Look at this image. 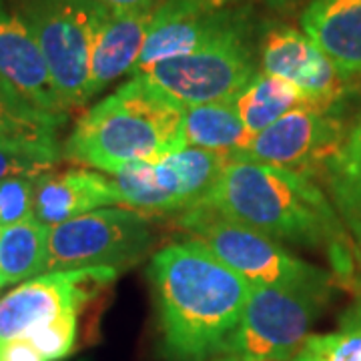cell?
<instances>
[{
    "mask_svg": "<svg viewBox=\"0 0 361 361\" xmlns=\"http://www.w3.org/2000/svg\"><path fill=\"white\" fill-rule=\"evenodd\" d=\"M153 245V227L135 209L103 207L49 227L44 273L109 267L121 271L137 265Z\"/></svg>",
    "mask_w": 361,
    "mask_h": 361,
    "instance_id": "52a82bcc",
    "label": "cell"
},
{
    "mask_svg": "<svg viewBox=\"0 0 361 361\" xmlns=\"http://www.w3.org/2000/svg\"><path fill=\"white\" fill-rule=\"evenodd\" d=\"M63 161L56 135L0 139V180L18 175L40 177Z\"/></svg>",
    "mask_w": 361,
    "mask_h": 361,
    "instance_id": "44dd1931",
    "label": "cell"
},
{
    "mask_svg": "<svg viewBox=\"0 0 361 361\" xmlns=\"http://www.w3.org/2000/svg\"><path fill=\"white\" fill-rule=\"evenodd\" d=\"M0 87L42 115L66 121L37 39L23 14L0 0Z\"/></svg>",
    "mask_w": 361,
    "mask_h": 361,
    "instance_id": "5bb4252c",
    "label": "cell"
},
{
    "mask_svg": "<svg viewBox=\"0 0 361 361\" xmlns=\"http://www.w3.org/2000/svg\"><path fill=\"white\" fill-rule=\"evenodd\" d=\"M39 177L18 175L0 180V229L32 219Z\"/></svg>",
    "mask_w": 361,
    "mask_h": 361,
    "instance_id": "484cf974",
    "label": "cell"
},
{
    "mask_svg": "<svg viewBox=\"0 0 361 361\" xmlns=\"http://www.w3.org/2000/svg\"><path fill=\"white\" fill-rule=\"evenodd\" d=\"M185 147H197L229 159L245 149L253 135L247 130L233 101L187 106L183 118Z\"/></svg>",
    "mask_w": 361,
    "mask_h": 361,
    "instance_id": "ac0fdd59",
    "label": "cell"
},
{
    "mask_svg": "<svg viewBox=\"0 0 361 361\" xmlns=\"http://www.w3.org/2000/svg\"><path fill=\"white\" fill-rule=\"evenodd\" d=\"M319 175L361 265V173L329 159Z\"/></svg>",
    "mask_w": 361,
    "mask_h": 361,
    "instance_id": "7402d4cb",
    "label": "cell"
},
{
    "mask_svg": "<svg viewBox=\"0 0 361 361\" xmlns=\"http://www.w3.org/2000/svg\"><path fill=\"white\" fill-rule=\"evenodd\" d=\"M301 28L345 82L361 78V0H310Z\"/></svg>",
    "mask_w": 361,
    "mask_h": 361,
    "instance_id": "e0dca14e",
    "label": "cell"
},
{
    "mask_svg": "<svg viewBox=\"0 0 361 361\" xmlns=\"http://www.w3.org/2000/svg\"><path fill=\"white\" fill-rule=\"evenodd\" d=\"M0 361H49L26 337H16L0 345Z\"/></svg>",
    "mask_w": 361,
    "mask_h": 361,
    "instance_id": "83f0119b",
    "label": "cell"
},
{
    "mask_svg": "<svg viewBox=\"0 0 361 361\" xmlns=\"http://www.w3.org/2000/svg\"><path fill=\"white\" fill-rule=\"evenodd\" d=\"M115 205H121V197L109 175L87 167L52 169L37 180L32 219L54 227L90 211Z\"/></svg>",
    "mask_w": 361,
    "mask_h": 361,
    "instance_id": "2e32d148",
    "label": "cell"
},
{
    "mask_svg": "<svg viewBox=\"0 0 361 361\" xmlns=\"http://www.w3.org/2000/svg\"><path fill=\"white\" fill-rule=\"evenodd\" d=\"M301 351L311 361H361V293L343 311L334 331L311 336Z\"/></svg>",
    "mask_w": 361,
    "mask_h": 361,
    "instance_id": "603a6c76",
    "label": "cell"
},
{
    "mask_svg": "<svg viewBox=\"0 0 361 361\" xmlns=\"http://www.w3.org/2000/svg\"><path fill=\"white\" fill-rule=\"evenodd\" d=\"M77 325L78 310H71L51 322L32 327L25 337L49 361L65 360L77 343Z\"/></svg>",
    "mask_w": 361,
    "mask_h": 361,
    "instance_id": "d4e9b609",
    "label": "cell"
},
{
    "mask_svg": "<svg viewBox=\"0 0 361 361\" xmlns=\"http://www.w3.org/2000/svg\"><path fill=\"white\" fill-rule=\"evenodd\" d=\"M201 205L277 239L279 243L325 249L334 271L349 277L353 245L327 191L315 177L251 161H227Z\"/></svg>",
    "mask_w": 361,
    "mask_h": 361,
    "instance_id": "7a4b0ae2",
    "label": "cell"
},
{
    "mask_svg": "<svg viewBox=\"0 0 361 361\" xmlns=\"http://www.w3.org/2000/svg\"><path fill=\"white\" fill-rule=\"evenodd\" d=\"M329 295L305 287L251 285L241 322L223 353L239 361H291L305 348Z\"/></svg>",
    "mask_w": 361,
    "mask_h": 361,
    "instance_id": "5b68a950",
    "label": "cell"
},
{
    "mask_svg": "<svg viewBox=\"0 0 361 361\" xmlns=\"http://www.w3.org/2000/svg\"><path fill=\"white\" fill-rule=\"evenodd\" d=\"M185 106L141 75L78 116L63 145V159L104 175L153 163L185 147Z\"/></svg>",
    "mask_w": 361,
    "mask_h": 361,
    "instance_id": "3957f363",
    "label": "cell"
},
{
    "mask_svg": "<svg viewBox=\"0 0 361 361\" xmlns=\"http://www.w3.org/2000/svg\"><path fill=\"white\" fill-rule=\"evenodd\" d=\"M153 16L155 8L113 11L103 6L90 51V99L101 94L118 78L133 75L149 37Z\"/></svg>",
    "mask_w": 361,
    "mask_h": 361,
    "instance_id": "9a60e30c",
    "label": "cell"
},
{
    "mask_svg": "<svg viewBox=\"0 0 361 361\" xmlns=\"http://www.w3.org/2000/svg\"><path fill=\"white\" fill-rule=\"evenodd\" d=\"M219 361H239V360H235V357H225V360H219Z\"/></svg>",
    "mask_w": 361,
    "mask_h": 361,
    "instance_id": "1f68e13d",
    "label": "cell"
},
{
    "mask_svg": "<svg viewBox=\"0 0 361 361\" xmlns=\"http://www.w3.org/2000/svg\"><path fill=\"white\" fill-rule=\"evenodd\" d=\"M261 71L293 85L317 106H337L348 97L349 82L313 40L293 26H269L259 40Z\"/></svg>",
    "mask_w": 361,
    "mask_h": 361,
    "instance_id": "4fadbf2b",
    "label": "cell"
},
{
    "mask_svg": "<svg viewBox=\"0 0 361 361\" xmlns=\"http://www.w3.org/2000/svg\"><path fill=\"white\" fill-rule=\"evenodd\" d=\"M227 159L219 153L183 147L153 163H137L109 175L121 205L142 215H180L199 207L219 180Z\"/></svg>",
    "mask_w": 361,
    "mask_h": 361,
    "instance_id": "ba28073f",
    "label": "cell"
},
{
    "mask_svg": "<svg viewBox=\"0 0 361 361\" xmlns=\"http://www.w3.org/2000/svg\"><path fill=\"white\" fill-rule=\"evenodd\" d=\"M305 103L307 101L293 85H289L283 78L271 77L263 71H259L247 82L245 89L233 99V104L243 125L253 137L271 127L275 121H279L295 106Z\"/></svg>",
    "mask_w": 361,
    "mask_h": 361,
    "instance_id": "ffe728a7",
    "label": "cell"
},
{
    "mask_svg": "<svg viewBox=\"0 0 361 361\" xmlns=\"http://www.w3.org/2000/svg\"><path fill=\"white\" fill-rule=\"evenodd\" d=\"M253 32L219 40L207 49L157 63L141 73L173 101L187 106L233 101L259 73Z\"/></svg>",
    "mask_w": 361,
    "mask_h": 361,
    "instance_id": "9c48e42d",
    "label": "cell"
},
{
    "mask_svg": "<svg viewBox=\"0 0 361 361\" xmlns=\"http://www.w3.org/2000/svg\"><path fill=\"white\" fill-rule=\"evenodd\" d=\"M65 121L35 111L0 87V139L59 135Z\"/></svg>",
    "mask_w": 361,
    "mask_h": 361,
    "instance_id": "cb8c5ba5",
    "label": "cell"
},
{
    "mask_svg": "<svg viewBox=\"0 0 361 361\" xmlns=\"http://www.w3.org/2000/svg\"><path fill=\"white\" fill-rule=\"evenodd\" d=\"M118 271L109 267L42 273L23 281L0 297V345L25 337L32 327L59 317L80 305L92 295V287L109 285Z\"/></svg>",
    "mask_w": 361,
    "mask_h": 361,
    "instance_id": "7c38bea8",
    "label": "cell"
},
{
    "mask_svg": "<svg viewBox=\"0 0 361 361\" xmlns=\"http://www.w3.org/2000/svg\"><path fill=\"white\" fill-rule=\"evenodd\" d=\"M331 159L361 173V99L355 113L351 116V121L348 123L343 142H341L339 151Z\"/></svg>",
    "mask_w": 361,
    "mask_h": 361,
    "instance_id": "4316f807",
    "label": "cell"
},
{
    "mask_svg": "<svg viewBox=\"0 0 361 361\" xmlns=\"http://www.w3.org/2000/svg\"><path fill=\"white\" fill-rule=\"evenodd\" d=\"M343 106L299 104L257 133L245 149L233 153L227 161L265 163L315 177L343 142L348 129Z\"/></svg>",
    "mask_w": 361,
    "mask_h": 361,
    "instance_id": "8fae6325",
    "label": "cell"
},
{
    "mask_svg": "<svg viewBox=\"0 0 361 361\" xmlns=\"http://www.w3.org/2000/svg\"><path fill=\"white\" fill-rule=\"evenodd\" d=\"M233 4H245V6H251V4H261V6H267L271 11H289L293 8L297 0H229Z\"/></svg>",
    "mask_w": 361,
    "mask_h": 361,
    "instance_id": "f546056e",
    "label": "cell"
},
{
    "mask_svg": "<svg viewBox=\"0 0 361 361\" xmlns=\"http://www.w3.org/2000/svg\"><path fill=\"white\" fill-rule=\"evenodd\" d=\"M291 361H311L310 357H307V355H305V353H303V351H301V353H299V355H297V357H293V360Z\"/></svg>",
    "mask_w": 361,
    "mask_h": 361,
    "instance_id": "4dcf8cb0",
    "label": "cell"
},
{
    "mask_svg": "<svg viewBox=\"0 0 361 361\" xmlns=\"http://www.w3.org/2000/svg\"><path fill=\"white\" fill-rule=\"evenodd\" d=\"M253 30L251 6L245 4H233L229 0H163L155 8L149 37L133 75Z\"/></svg>",
    "mask_w": 361,
    "mask_h": 361,
    "instance_id": "30bf717a",
    "label": "cell"
},
{
    "mask_svg": "<svg viewBox=\"0 0 361 361\" xmlns=\"http://www.w3.org/2000/svg\"><path fill=\"white\" fill-rule=\"evenodd\" d=\"M103 6L94 0H25L23 4L20 14L37 39L66 111L90 101V51Z\"/></svg>",
    "mask_w": 361,
    "mask_h": 361,
    "instance_id": "8992f818",
    "label": "cell"
},
{
    "mask_svg": "<svg viewBox=\"0 0 361 361\" xmlns=\"http://www.w3.org/2000/svg\"><path fill=\"white\" fill-rule=\"evenodd\" d=\"M147 277L153 285L165 351L177 361L223 353L241 322L251 285L197 239L157 251Z\"/></svg>",
    "mask_w": 361,
    "mask_h": 361,
    "instance_id": "6da1fadb",
    "label": "cell"
},
{
    "mask_svg": "<svg viewBox=\"0 0 361 361\" xmlns=\"http://www.w3.org/2000/svg\"><path fill=\"white\" fill-rule=\"evenodd\" d=\"M175 225L209 247L249 285L334 289V279L327 271L295 257L277 239L229 219L211 207L199 205L180 213Z\"/></svg>",
    "mask_w": 361,
    "mask_h": 361,
    "instance_id": "277c9868",
    "label": "cell"
},
{
    "mask_svg": "<svg viewBox=\"0 0 361 361\" xmlns=\"http://www.w3.org/2000/svg\"><path fill=\"white\" fill-rule=\"evenodd\" d=\"M49 227L28 219L0 229V289L39 277L47 269Z\"/></svg>",
    "mask_w": 361,
    "mask_h": 361,
    "instance_id": "d6986e66",
    "label": "cell"
},
{
    "mask_svg": "<svg viewBox=\"0 0 361 361\" xmlns=\"http://www.w3.org/2000/svg\"><path fill=\"white\" fill-rule=\"evenodd\" d=\"M113 11H151L157 8L163 0H94Z\"/></svg>",
    "mask_w": 361,
    "mask_h": 361,
    "instance_id": "f1b7e54d",
    "label": "cell"
}]
</instances>
